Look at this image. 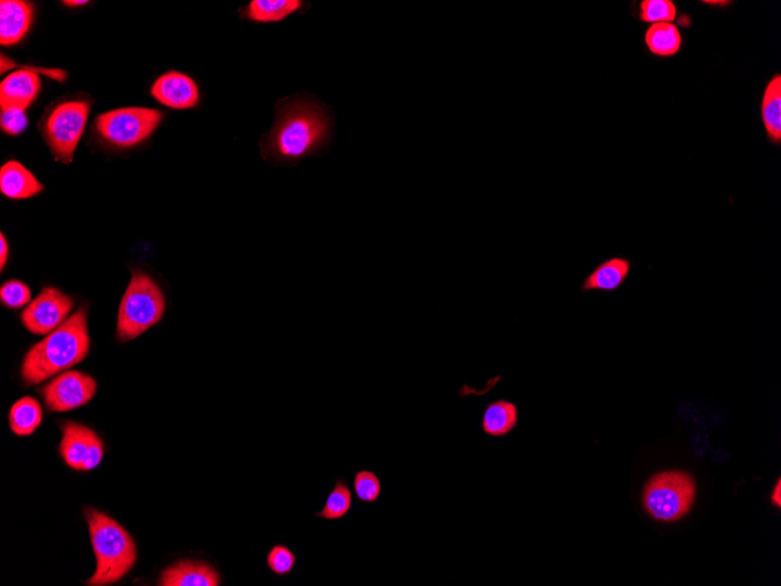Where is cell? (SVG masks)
<instances>
[{
	"instance_id": "5bb4252c",
	"label": "cell",
	"mask_w": 781,
	"mask_h": 586,
	"mask_svg": "<svg viewBox=\"0 0 781 586\" xmlns=\"http://www.w3.org/2000/svg\"><path fill=\"white\" fill-rule=\"evenodd\" d=\"M221 576L211 564L203 561L183 560L162 572L161 586H218Z\"/></svg>"
},
{
	"instance_id": "d6986e66",
	"label": "cell",
	"mask_w": 781,
	"mask_h": 586,
	"mask_svg": "<svg viewBox=\"0 0 781 586\" xmlns=\"http://www.w3.org/2000/svg\"><path fill=\"white\" fill-rule=\"evenodd\" d=\"M763 126L769 140L779 146L781 143V75H773L764 89L760 106Z\"/></svg>"
},
{
	"instance_id": "6da1fadb",
	"label": "cell",
	"mask_w": 781,
	"mask_h": 586,
	"mask_svg": "<svg viewBox=\"0 0 781 586\" xmlns=\"http://www.w3.org/2000/svg\"><path fill=\"white\" fill-rule=\"evenodd\" d=\"M334 132V112L326 103L307 93L287 96L276 103L273 126L260 141L261 155L276 165L295 167L323 154Z\"/></svg>"
},
{
	"instance_id": "d4e9b609",
	"label": "cell",
	"mask_w": 781,
	"mask_h": 586,
	"mask_svg": "<svg viewBox=\"0 0 781 586\" xmlns=\"http://www.w3.org/2000/svg\"><path fill=\"white\" fill-rule=\"evenodd\" d=\"M296 555L292 549L283 544H275V546L269 550L267 554V567L273 572L274 575L279 577H285L295 569Z\"/></svg>"
},
{
	"instance_id": "ba28073f",
	"label": "cell",
	"mask_w": 781,
	"mask_h": 586,
	"mask_svg": "<svg viewBox=\"0 0 781 586\" xmlns=\"http://www.w3.org/2000/svg\"><path fill=\"white\" fill-rule=\"evenodd\" d=\"M98 384L92 376L81 371H66L46 384L41 390L48 410L67 412L81 408L92 401Z\"/></svg>"
},
{
	"instance_id": "9c48e42d",
	"label": "cell",
	"mask_w": 781,
	"mask_h": 586,
	"mask_svg": "<svg viewBox=\"0 0 781 586\" xmlns=\"http://www.w3.org/2000/svg\"><path fill=\"white\" fill-rule=\"evenodd\" d=\"M74 308L71 296L45 287L22 314L24 327L34 335H48L65 323Z\"/></svg>"
},
{
	"instance_id": "9a60e30c",
	"label": "cell",
	"mask_w": 781,
	"mask_h": 586,
	"mask_svg": "<svg viewBox=\"0 0 781 586\" xmlns=\"http://www.w3.org/2000/svg\"><path fill=\"white\" fill-rule=\"evenodd\" d=\"M310 10L304 0H252L240 10V16L255 24H279Z\"/></svg>"
},
{
	"instance_id": "4316f807",
	"label": "cell",
	"mask_w": 781,
	"mask_h": 586,
	"mask_svg": "<svg viewBox=\"0 0 781 586\" xmlns=\"http://www.w3.org/2000/svg\"><path fill=\"white\" fill-rule=\"evenodd\" d=\"M29 124L26 110L18 107H3L2 116H0V126L3 132L12 136H17L25 132Z\"/></svg>"
},
{
	"instance_id": "8992f818",
	"label": "cell",
	"mask_w": 781,
	"mask_h": 586,
	"mask_svg": "<svg viewBox=\"0 0 781 586\" xmlns=\"http://www.w3.org/2000/svg\"><path fill=\"white\" fill-rule=\"evenodd\" d=\"M696 485L684 472L656 474L644 491L646 512L656 521L675 522L686 516L694 505Z\"/></svg>"
},
{
	"instance_id": "1f68e13d",
	"label": "cell",
	"mask_w": 781,
	"mask_h": 586,
	"mask_svg": "<svg viewBox=\"0 0 781 586\" xmlns=\"http://www.w3.org/2000/svg\"><path fill=\"white\" fill-rule=\"evenodd\" d=\"M703 3L709 4V5H720V4H725L727 2H703Z\"/></svg>"
},
{
	"instance_id": "8fae6325",
	"label": "cell",
	"mask_w": 781,
	"mask_h": 586,
	"mask_svg": "<svg viewBox=\"0 0 781 586\" xmlns=\"http://www.w3.org/2000/svg\"><path fill=\"white\" fill-rule=\"evenodd\" d=\"M632 272V261L625 257H611L601 261L587 275L580 286V292L614 293L625 285Z\"/></svg>"
},
{
	"instance_id": "f546056e",
	"label": "cell",
	"mask_w": 781,
	"mask_h": 586,
	"mask_svg": "<svg viewBox=\"0 0 781 586\" xmlns=\"http://www.w3.org/2000/svg\"><path fill=\"white\" fill-rule=\"evenodd\" d=\"M772 505L777 506L778 508L781 507V482L778 480L776 488L773 489V493L771 496Z\"/></svg>"
},
{
	"instance_id": "ffe728a7",
	"label": "cell",
	"mask_w": 781,
	"mask_h": 586,
	"mask_svg": "<svg viewBox=\"0 0 781 586\" xmlns=\"http://www.w3.org/2000/svg\"><path fill=\"white\" fill-rule=\"evenodd\" d=\"M645 43L649 52L656 57L670 58L681 51L683 40L674 23H659L648 27Z\"/></svg>"
},
{
	"instance_id": "7c38bea8",
	"label": "cell",
	"mask_w": 781,
	"mask_h": 586,
	"mask_svg": "<svg viewBox=\"0 0 781 586\" xmlns=\"http://www.w3.org/2000/svg\"><path fill=\"white\" fill-rule=\"evenodd\" d=\"M34 68H23L11 73L0 85V105L29 108L38 98L41 82Z\"/></svg>"
},
{
	"instance_id": "52a82bcc",
	"label": "cell",
	"mask_w": 781,
	"mask_h": 586,
	"mask_svg": "<svg viewBox=\"0 0 781 586\" xmlns=\"http://www.w3.org/2000/svg\"><path fill=\"white\" fill-rule=\"evenodd\" d=\"M162 119L163 113L157 109L120 108L100 115L96 120V129L113 146L131 148L149 139Z\"/></svg>"
},
{
	"instance_id": "30bf717a",
	"label": "cell",
	"mask_w": 781,
	"mask_h": 586,
	"mask_svg": "<svg viewBox=\"0 0 781 586\" xmlns=\"http://www.w3.org/2000/svg\"><path fill=\"white\" fill-rule=\"evenodd\" d=\"M151 94L162 105L176 110L195 109L202 100L197 81L178 71H170L158 78L151 88Z\"/></svg>"
},
{
	"instance_id": "484cf974",
	"label": "cell",
	"mask_w": 781,
	"mask_h": 586,
	"mask_svg": "<svg viewBox=\"0 0 781 586\" xmlns=\"http://www.w3.org/2000/svg\"><path fill=\"white\" fill-rule=\"evenodd\" d=\"M31 289L25 282L10 280L0 288V301L9 309H19L30 305Z\"/></svg>"
},
{
	"instance_id": "7402d4cb",
	"label": "cell",
	"mask_w": 781,
	"mask_h": 586,
	"mask_svg": "<svg viewBox=\"0 0 781 586\" xmlns=\"http://www.w3.org/2000/svg\"><path fill=\"white\" fill-rule=\"evenodd\" d=\"M352 505H354V495L347 480L340 479L336 481L333 491L329 493L326 505L316 513V516L326 521H340L350 513Z\"/></svg>"
},
{
	"instance_id": "4dcf8cb0",
	"label": "cell",
	"mask_w": 781,
	"mask_h": 586,
	"mask_svg": "<svg viewBox=\"0 0 781 586\" xmlns=\"http://www.w3.org/2000/svg\"><path fill=\"white\" fill-rule=\"evenodd\" d=\"M64 4L67 5V6H72V8H75V6L86 5V4H88V2H82V0H78V2H73V0H72V2H69V0H66V2H64Z\"/></svg>"
},
{
	"instance_id": "cb8c5ba5",
	"label": "cell",
	"mask_w": 781,
	"mask_h": 586,
	"mask_svg": "<svg viewBox=\"0 0 781 586\" xmlns=\"http://www.w3.org/2000/svg\"><path fill=\"white\" fill-rule=\"evenodd\" d=\"M383 485L382 480L378 477V474L369 470L358 471L354 478V492L356 498L365 503V505H372L376 503L380 495H382Z\"/></svg>"
},
{
	"instance_id": "f1b7e54d",
	"label": "cell",
	"mask_w": 781,
	"mask_h": 586,
	"mask_svg": "<svg viewBox=\"0 0 781 586\" xmlns=\"http://www.w3.org/2000/svg\"><path fill=\"white\" fill-rule=\"evenodd\" d=\"M9 259V243L8 240H6L4 234L2 233V236H0V268H2V271L4 270L6 263H8Z\"/></svg>"
},
{
	"instance_id": "7a4b0ae2",
	"label": "cell",
	"mask_w": 781,
	"mask_h": 586,
	"mask_svg": "<svg viewBox=\"0 0 781 586\" xmlns=\"http://www.w3.org/2000/svg\"><path fill=\"white\" fill-rule=\"evenodd\" d=\"M91 350L88 312L80 307L65 323L48 334L26 354L22 378L27 385H37L84 362Z\"/></svg>"
},
{
	"instance_id": "277c9868",
	"label": "cell",
	"mask_w": 781,
	"mask_h": 586,
	"mask_svg": "<svg viewBox=\"0 0 781 586\" xmlns=\"http://www.w3.org/2000/svg\"><path fill=\"white\" fill-rule=\"evenodd\" d=\"M165 308L167 300L162 288L148 274L135 272L121 301L117 317V340L133 341L148 332L162 320Z\"/></svg>"
},
{
	"instance_id": "e0dca14e",
	"label": "cell",
	"mask_w": 781,
	"mask_h": 586,
	"mask_svg": "<svg viewBox=\"0 0 781 586\" xmlns=\"http://www.w3.org/2000/svg\"><path fill=\"white\" fill-rule=\"evenodd\" d=\"M520 422L518 406L506 398L486 405L481 417V430L489 438L502 439L513 433Z\"/></svg>"
},
{
	"instance_id": "83f0119b",
	"label": "cell",
	"mask_w": 781,
	"mask_h": 586,
	"mask_svg": "<svg viewBox=\"0 0 781 586\" xmlns=\"http://www.w3.org/2000/svg\"><path fill=\"white\" fill-rule=\"evenodd\" d=\"M103 454H105V446H103V441L98 436L94 439L91 450L87 454L84 470L82 471H92L98 467L103 459Z\"/></svg>"
},
{
	"instance_id": "4fadbf2b",
	"label": "cell",
	"mask_w": 781,
	"mask_h": 586,
	"mask_svg": "<svg viewBox=\"0 0 781 586\" xmlns=\"http://www.w3.org/2000/svg\"><path fill=\"white\" fill-rule=\"evenodd\" d=\"M34 17V6L24 0H3L0 3V44L20 43L29 32Z\"/></svg>"
},
{
	"instance_id": "44dd1931",
	"label": "cell",
	"mask_w": 781,
	"mask_h": 586,
	"mask_svg": "<svg viewBox=\"0 0 781 586\" xmlns=\"http://www.w3.org/2000/svg\"><path fill=\"white\" fill-rule=\"evenodd\" d=\"M44 412L36 398L19 399L10 410V427L19 437H29L43 423Z\"/></svg>"
},
{
	"instance_id": "2e32d148",
	"label": "cell",
	"mask_w": 781,
	"mask_h": 586,
	"mask_svg": "<svg viewBox=\"0 0 781 586\" xmlns=\"http://www.w3.org/2000/svg\"><path fill=\"white\" fill-rule=\"evenodd\" d=\"M61 431L62 439L59 450L61 458L73 470H84L87 454L98 434L89 427L75 422H65L61 425Z\"/></svg>"
},
{
	"instance_id": "3957f363",
	"label": "cell",
	"mask_w": 781,
	"mask_h": 586,
	"mask_svg": "<svg viewBox=\"0 0 781 586\" xmlns=\"http://www.w3.org/2000/svg\"><path fill=\"white\" fill-rule=\"evenodd\" d=\"M85 516L96 557V571L87 585L103 586L120 582L134 568L137 548L133 537L113 517L87 508Z\"/></svg>"
},
{
	"instance_id": "603a6c76",
	"label": "cell",
	"mask_w": 781,
	"mask_h": 586,
	"mask_svg": "<svg viewBox=\"0 0 781 586\" xmlns=\"http://www.w3.org/2000/svg\"><path fill=\"white\" fill-rule=\"evenodd\" d=\"M641 22L648 24L674 23L677 8L672 0H644L639 6Z\"/></svg>"
},
{
	"instance_id": "ac0fdd59",
	"label": "cell",
	"mask_w": 781,
	"mask_h": 586,
	"mask_svg": "<svg viewBox=\"0 0 781 586\" xmlns=\"http://www.w3.org/2000/svg\"><path fill=\"white\" fill-rule=\"evenodd\" d=\"M0 191L10 199H29L44 191V186L22 163L10 161L0 169Z\"/></svg>"
},
{
	"instance_id": "5b68a950",
	"label": "cell",
	"mask_w": 781,
	"mask_h": 586,
	"mask_svg": "<svg viewBox=\"0 0 781 586\" xmlns=\"http://www.w3.org/2000/svg\"><path fill=\"white\" fill-rule=\"evenodd\" d=\"M88 99H68L48 110L41 123L44 139L52 153L62 163H71L75 150L85 133L91 113Z\"/></svg>"
}]
</instances>
